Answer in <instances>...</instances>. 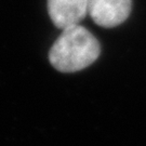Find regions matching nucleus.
Wrapping results in <instances>:
<instances>
[{"instance_id": "1", "label": "nucleus", "mask_w": 146, "mask_h": 146, "mask_svg": "<svg viewBox=\"0 0 146 146\" xmlns=\"http://www.w3.org/2000/svg\"><path fill=\"white\" fill-rule=\"evenodd\" d=\"M98 39L79 25L63 29L49 51V61L62 73H75L90 66L100 56Z\"/></svg>"}, {"instance_id": "2", "label": "nucleus", "mask_w": 146, "mask_h": 146, "mask_svg": "<svg viewBox=\"0 0 146 146\" xmlns=\"http://www.w3.org/2000/svg\"><path fill=\"white\" fill-rule=\"evenodd\" d=\"M131 9L132 0H89L88 14L95 24L111 28L123 23Z\"/></svg>"}, {"instance_id": "3", "label": "nucleus", "mask_w": 146, "mask_h": 146, "mask_svg": "<svg viewBox=\"0 0 146 146\" xmlns=\"http://www.w3.org/2000/svg\"><path fill=\"white\" fill-rule=\"evenodd\" d=\"M89 0H48V12L58 28L79 25L88 14Z\"/></svg>"}]
</instances>
